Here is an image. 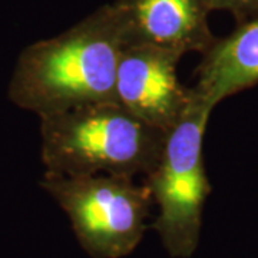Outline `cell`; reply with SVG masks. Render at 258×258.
<instances>
[{
  "label": "cell",
  "instance_id": "7a4b0ae2",
  "mask_svg": "<svg viewBox=\"0 0 258 258\" xmlns=\"http://www.w3.org/2000/svg\"><path fill=\"white\" fill-rule=\"evenodd\" d=\"M40 118L42 162L56 175H147L166 132L141 120L116 101Z\"/></svg>",
  "mask_w": 258,
  "mask_h": 258
},
{
  "label": "cell",
  "instance_id": "3957f363",
  "mask_svg": "<svg viewBox=\"0 0 258 258\" xmlns=\"http://www.w3.org/2000/svg\"><path fill=\"white\" fill-rule=\"evenodd\" d=\"M214 109L195 101L166 132L155 165L145 175L159 214L152 228L172 258H191L200 242L211 185L204 162V137Z\"/></svg>",
  "mask_w": 258,
  "mask_h": 258
},
{
  "label": "cell",
  "instance_id": "5b68a950",
  "mask_svg": "<svg viewBox=\"0 0 258 258\" xmlns=\"http://www.w3.org/2000/svg\"><path fill=\"white\" fill-rule=\"evenodd\" d=\"M181 57L164 47L125 45L116 69V102L164 132L174 128L192 105V89L176 72Z\"/></svg>",
  "mask_w": 258,
  "mask_h": 258
},
{
  "label": "cell",
  "instance_id": "52a82bcc",
  "mask_svg": "<svg viewBox=\"0 0 258 258\" xmlns=\"http://www.w3.org/2000/svg\"><path fill=\"white\" fill-rule=\"evenodd\" d=\"M195 101L215 109L224 99L258 85V18L217 37L197 68Z\"/></svg>",
  "mask_w": 258,
  "mask_h": 258
},
{
  "label": "cell",
  "instance_id": "6da1fadb",
  "mask_svg": "<svg viewBox=\"0 0 258 258\" xmlns=\"http://www.w3.org/2000/svg\"><path fill=\"white\" fill-rule=\"evenodd\" d=\"M125 29L109 3L72 28L23 49L9 83V99L37 116L115 99Z\"/></svg>",
  "mask_w": 258,
  "mask_h": 258
},
{
  "label": "cell",
  "instance_id": "277c9868",
  "mask_svg": "<svg viewBox=\"0 0 258 258\" xmlns=\"http://www.w3.org/2000/svg\"><path fill=\"white\" fill-rule=\"evenodd\" d=\"M40 186L66 212L81 247L92 258L126 257L144 238L152 197L134 178L45 172Z\"/></svg>",
  "mask_w": 258,
  "mask_h": 258
},
{
  "label": "cell",
  "instance_id": "8992f818",
  "mask_svg": "<svg viewBox=\"0 0 258 258\" xmlns=\"http://www.w3.org/2000/svg\"><path fill=\"white\" fill-rule=\"evenodd\" d=\"M125 29V45H151L178 52L204 53L212 35L208 0H115Z\"/></svg>",
  "mask_w": 258,
  "mask_h": 258
},
{
  "label": "cell",
  "instance_id": "ba28073f",
  "mask_svg": "<svg viewBox=\"0 0 258 258\" xmlns=\"http://www.w3.org/2000/svg\"><path fill=\"white\" fill-rule=\"evenodd\" d=\"M212 12L224 10L231 13L238 23L258 18V0H208Z\"/></svg>",
  "mask_w": 258,
  "mask_h": 258
}]
</instances>
